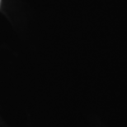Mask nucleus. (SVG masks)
I'll return each instance as SVG.
<instances>
[{"label": "nucleus", "mask_w": 127, "mask_h": 127, "mask_svg": "<svg viewBox=\"0 0 127 127\" xmlns=\"http://www.w3.org/2000/svg\"><path fill=\"white\" fill-rule=\"evenodd\" d=\"M0 3H1V0H0Z\"/></svg>", "instance_id": "f257e3e1"}]
</instances>
